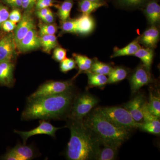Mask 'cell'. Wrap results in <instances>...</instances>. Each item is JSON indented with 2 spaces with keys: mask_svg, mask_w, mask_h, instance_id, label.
<instances>
[{
  "mask_svg": "<svg viewBox=\"0 0 160 160\" xmlns=\"http://www.w3.org/2000/svg\"><path fill=\"white\" fill-rule=\"evenodd\" d=\"M75 98L71 89L61 94L29 100L22 119H59L71 109Z\"/></svg>",
  "mask_w": 160,
  "mask_h": 160,
  "instance_id": "6da1fadb",
  "label": "cell"
},
{
  "mask_svg": "<svg viewBox=\"0 0 160 160\" xmlns=\"http://www.w3.org/2000/svg\"><path fill=\"white\" fill-rule=\"evenodd\" d=\"M70 140L66 156L70 160L96 159L102 145L99 140L86 126L83 120H72L69 123Z\"/></svg>",
  "mask_w": 160,
  "mask_h": 160,
  "instance_id": "7a4b0ae2",
  "label": "cell"
},
{
  "mask_svg": "<svg viewBox=\"0 0 160 160\" xmlns=\"http://www.w3.org/2000/svg\"><path fill=\"white\" fill-rule=\"evenodd\" d=\"M83 122L98 138L102 145L116 144L121 146L129 138V130L112 123L98 108L86 116Z\"/></svg>",
  "mask_w": 160,
  "mask_h": 160,
  "instance_id": "3957f363",
  "label": "cell"
},
{
  "mask_svg": "<svg viewBox=\"0 0 160 160\" xmlns=\"http://www.w3.org/2000/svg\"><path fill=\"white\" fill-rule=\"evenodd\" d=\"M103 115L112 123L129 131L138 128L140 122L135 121L129 111L119 106L98 108Z\"/></svg>",
  "mask_w": 160,
  "mask_h": 160,
  "instance_id": "277c9868",
  "label": "cell"
},
{
  "mask_svg": "<svg viewBox=\"0 0 160 160\" xmlns=\"http://www.w3.org/2000/svg\"><path fill=\"white\" fill-rule=\"evenodd\" d=\"M98 102L97 98L88 93L75 98L70 109V119L83 120Z\"/></svg>",
  "mask_w": 160,
  "mask_h": 160,
  "instance_id": "5b68a950",
  "label": "cell"
},
{
  "mask_svg": "<svg viewBox=\"0 0 160 160\" xmlns=\"http://www.w3.org/2000/svg\"><path fill=\"white\" fill-rule=\"evenodd\" d=\"M72 80L64 81H48L41 85L28 98V100L64 93L72 89Z\"/></svg>",
  "mask_w": 160,
  "mask_h": 160,
  "instance_id": "8992f818",
  "label": "cell"
},
{
  "mask_svg": "<svg viewBox=\"0 0 160 160\" xmlns=\"http://www.w3.org/2000/svg\"><path fill=\"white\" fill-rule=\"evenodd\" d=\"M153 82L150 71L142 64L138 66L129 78L132 93H136L143 86L149 85Z\"/></svg>",
  "mask_w": 160,
  "mask_h": 160,
  "instance_id": "52a82bcc",
  "label": "cell"
},
{
  "mask_svg": "<svg viewBox=\"0 0 160 160\" xmlns=\"http://www.w3.org/2000/svg\"><path fill=\"white\" fill-rule=\"evenodd\" d=\"M62 128L53 126L49 122L45 121V120H42L39 121V125L34 129L28 131L15 130L14 132L19 135L22 139L23 144H26L29 138L37 135L45 134L55 137L57 131Z\"/></svg>",
  "mask_w": 160,
  "mask_h": 160,
  "instance_id": "ba28073f",
  "label": "cell"
},
{
  "mask_svg": "<svg viewBox=\"0 0 160 160\" xmlns=\"http://www.w3.org/2000/svg\"><path fill=\"white\" fill-rule=\"evenodd\" d=\"M16 47L13 33H9L0 40V63L12 62L15 58Z\"/></svg>",
  "mask_w": 160,
  "mask_h": 160,
  "instance_id": "9c48e42d",
  "label": "cell"
},
{
  "mask_svg": "<svg viewBox=\"0 0 160 160\" xmlns=\"http://www.w3.org/2000/svg\"><path fill=\"white\" fill-rule=\"evenodd\" d=\"M33 28H35L34 21L30 10L26 11L14 29L13 35L17 47L28 32Z\"/></svg>",
  "mask_w": 160,
  "mask_h": 160,
  "instance_id": "30bf717a",
  "label": "cell"
},
{
  "mask_svg": "<svg viewBox=\"0 0 160 160\" xmlns=\"http://www.w3.org/2000/svg\"><path fill=\"white\" fill-rule=\"evenodd\" d=\"M22 52L35 50L41 47L40 37L35 28L31 29L21 40L17 46Z\"/></svg>",
  "mask_w": 160,
  "mask_h": 160,
  "instance_id": "8fae6325",
  "label": "cell"
},
{
  "mask_svg": "<svg viewBox=\"0 0 160 160\" xmlns=\"http://www.w3.org/2000/svg\"><path fill=\"white\" fill-rule=\"evenodd\" d=\"M146 101L144 96L139 94L124 106L131 115L132 117L137 122L143 121L142 108Z\"/></svg>",
  "mask_w": 160,
  "mask_h": 160,
  "instance_id": "7c38bea8",
  "label": "cell"
},
{
  "mask_svg": "<svg viewBox=\"0 0 160 160\" xmlns=\"http://www.w3.org/2000/svg\"><path fill=\"white\" fill-rule=\"evenodd\" d=\"M138 37L139 42L144 47L154 49L160 39V30L158 26L152 25Z\"/></svg>",
  "mask_w": 160,
  "mask_h": 160,
  "instance_id": "4fadbf2b",
  "label": "cell"
},
{
  "mask_svg": "<svg viewBox=\"0 0 160 160\" xmlns=\"http://www.w3.org/2000/svg\"><path fill=\"white\" fill-rule=\"evenodd\" d=\"M142 9L148 24L150 26H158L160 22V6L158 0H149Z\"/></svg>",
  "mask_w": 160,
  "mask_h": 160,
  "instance_id": "5bb4252c",
  "label": "cell"
},
{
  "mask_svg": "<svg viewBox=\"0 0 160 160\" xmlns=\"http://www.w3.org/2000/svg\"><path fill=\"white\" fill-rule=\"evenodd\" d=\"M14 65L12 62L0 63V85L11 87L14 83Z\"/></svg>",
  "mask_w": 160,
  "mask_h": 160,
  "instance_id": "9a60e30c",
  "label": "cell"
},
{
  "mask_svg": "<svg viewBox=\"0 0 160 160\" xmlns=\"http://www.w3.org/2000/svg\"><path fill=\"white\" fill-rule=\"evenodd\" d=\"M77 23V33L82 35L90 34L94 30L95 22L90 14H82L76 19Z\"/></svg>",
  "mask_w": 160,
  "mask_h": 160,
  "instance_id": "2e32d148",
  "label": "cell"
},
{
  "mask_svg": "<svg viewBox=\"0 0 160 160\" xmlns=\"http://www.w3.org/2000/svg\"><path fill=\"white\" fill-rule=\"evenodd\" d=\"M141 47L139 42L138 37L137 38L135 39L122 48L119 49L117 47H115L113 54L112 55L111 58L134 55Z\"/></svg>",
  "mask_w": 160,
  "mask_h": 160,
  "instance_id": "e0dca14e",
  "label": "cell"
},
{
  "mask_svg": "<svg viewBox=\"0 0 160 160\" xmlns=\"http://www.w3.org/2000/svg\"><path fill=\"white\" fill-rule=\"evenodd\" d=\"M19 160H30L35 157V152L31 146H26V144H18L11 149Z\"/></svg>",
  "mask_w": 160,
  "mask_h": 160,
  "instance_id": "ac0fdd59",
  "label": "cell"
},
{
  "mask_svg": "<svg viewBox=\"0 0 160 160\" xmlns=\"http://www.w3.org/2000/svg\"><path fill=\"white\" fill-rule=\"evenodd\" d=\"M134 56L142 61L143 66L150 71L153 57H154V49L149 47L142 48L138 50Z\"/></svg>",
  "mask_w": 160,
  "mask_h": 160,
  "instance_id": "d6986e66",
  "label": "cell"
},
{
  "mask_svg": "<svg viewBox=\"0 0 160 160\" xmlns=\"http://www.w3.org/2000/svg\"><path fill=\"white\" fill-rule=\"evenodd\" d=\"M104 147L100 149L97 160H112L117 156L118 149L121 146L116 144H103Z\"/></svg>",
  "mask_w": 160,
  "mask_h": 160,
  "instance_id": "ffe728a7",
  "label": "cell"
},
{
  "mask_svg": "<svg viewBox=\"0 0 160 160\" xmlns=\"http://www.w3.org/2000/svg\"><path fill=\"white\" fill-rule=\"evenodd\" d=\"M129 72V70L123 66L112 68L108 75V84H114L122 81L127 77Z\"/></svg>",
  "mask_w": 160,
  "mask_h": 160,
  "instance_id": "44dd1931",
  "label": "cell"
},
{
  "mask_svg": "<svg viewBox=\"0 0 160 160\" xmlns=\"http://www.w3.org/2000/svg\"><path fill=\"white\" fill-rule=\"evenodd\" d=\"M106 5V3L98 2L89 0H80L78 6L79 10L82 14H91L100 7Z\"/></svg>",
  "mask_w": 160,
  "mask_h": 160,
  "instance_id": "7402d4cb",
  "label": "cell"
},
{
  "mask_svg": "<svg viewBox=\"0 0 160 160\" xmlns=\"http://www.w3.org/2000/svg\"><path fill=\"white\" fill-rule=\"evenodd\" d=\"M149 0H115V5L119 8L134 9L143 8Z\"/></svg>",
  "mask_w": 160,
  "mask_h": 160,
  "instance_id": "603a6c76",
  "label": "cell"
},
{
  "mask_svg": "<svg viewBox=\"0 0 160 160\" xmlns=\"http://www.w3.org/2000/svg\"><path fill=\"white\" fill-rule=\"evenodd\" d=\"M72 56L78 67L79 72L78 75L82 72L86 73L90 70L93 62V59L89 58L86 56L77 53H73Z\"/></svg>",
  "mask_w": 160,
  "mask_h": 160,
  "instance_id": "cb8c5ba5",
  "label": "cell"
},
{
  "mask_svg": "<svg viewBox=\"0 0 160 160\" xmlns=\"http://www.w3.org/2000/svg\"><path fill=\"white\" fill-rule=\"evenodd\" d=\"M88 78V85L90 87L102 88L108 84V78L106 75L93 73L90 72H86Z\"/></svg>",
  "mask_w": 160,
  "mask_h": 160,
  "instance_id": "d4e9b609",
  "label": "cell"
},
{
  "mask_svg": "<svg viewBox=\"0 0 160 160\" xmlns=\"http://www.w3.org/2000/svg\"><path fill=\"white\" fill-rule=\"evenodd\" d=\"M113 67L107 63L102 62L97 58L93 59L91 69L89 72L98 74L108 75Z\"/></svg>",
  "mask_w": 160,
  "mask_h": 160,
  "instance_id": "484cf974",
  "label": "cell"
},
{
  "mask_svg": "<svg viewBox=\"0 0 160 160\" xmlns=\"http://www.w3.org/2000/svg\"><path fill=\"white\" fill-rule=\"evenodd\" d=\"M73 5V0H65L58 6V14L62 22L70 18V12Z\"/></svg>",
  "mask_w": 160,
  "mask_h": 160,
  "instance_id": "4316f807",
  "label": "cell"
},
{
  "mask_svg": "<svg viewBox=\"0 0 160 160\" xmlns=\"http://www.w3.org/2000/svg\"><path fill=\"white\" fill-rule=\"evenodd\" d=\"M138 128L149 133L158 135L160 133V122L159 119L147 122H140Z\"/></svg>",
  "mask_w": 160,
  "mask_h": 160,
  "instance_id": "83f0119b",
  "label": "cell"
},
{
  "mask_svg": "<svg viewBox=\"0 0 160 160\" xmlns=\"http://www.w3.org/2000/svg\"><path fill=\"white\" fill-rule=\"evenodd\" d=\"M149 111L156 116L160 117V98L159 96H156L150 92L149 102H147Z\"/></svg>",
  "mask_w": 160,
  "mask_h": 160,
  "instance_id": "f1b7e54d",
  "label": "cell"
},
{
  "mask_svg": "<svg viewBox=\"0 0 160 160\" xmlns=\"http://www.w3.org/2000/svg\"><path fill=\"white\" fill-rule=\"evenodd\" d=\"M63 33H77V23L76 19H69L62 22L61 26Z\"/></svg>",
  "mask_w": 160,
  "mask_h": 160,
  "instance_id": "f546056e",
  "label": "cell"
},
{
  "mask_svg": "<svg viewBox=\"0 0 160 160\" xmlns=\"http://www.w3.org/2000/svg\"><path fill=\"white\" fill-rule=\"evenodd\" d=\"M60 62V70L65 73L76 68V63L73 58H66Z\"/></svg>",
  "mask_w": 160,
  "mask_h": 160,
  "instance_id": "4dcf8cb0",
  "label": "cell"
},
{
  "mask_svg": "<svg viewBox=\"0 0 160 160\" xmlns=\"http://www.w3.org/2000/svg\"><path fill=\"white\" fill-rule=\"evenodd\" d=\"M40 35H54L57 31V26L54 24H43L39 26Z\"/></svg>",
  "mask_w": 160,
  "mask_h": 160,
  "instance_id": "1f68e13d",
  "label": "cell"
},
{
  "mask_svg": "<svg viewBox=\"0 0 160 160\" xmlns=\"http://www.w3.org/2000/svg\"><path fill=\"white\" fill-rule=\"evenodd\" d=\"M54 49L53 58L56 61L61 62L66 58L67 55L66 49L60 46H57Z\"/></svg>",
  "mask_w": 160,
  "mask_h": 160,
  "instance_id": "d6a6232c",
  "label": "cell"
},
{
  "mask_svg": "<svg viewBox=\"0 0 160 160\" xmlns=\"http://www.w3.org/2000/svg\"><path fill=\"white\" fill-rule=\"evenodd\" d=\"M143 122H149L159 119L152 114L148 108L147 102H145L142 108Z\"/></svg>",
  "mask_w": 160,
  "mask_h": 160,
  "instance_id": "836d02e7",
  "label": "cell"
},
{
  "mask_svg": "<svg viewBox=\"0 0 160 160\" xmlns=\"http://www.w3.org/2000/svg\"><path fill=\"white\" fill-rule=\"evenodd\" d=\"M54 2V0H38L35 5L36 9L39 10L52 6L58 7V5H55Z\"/></svg>",
  "mask_w": 160,
  "mask_h": 160,
  "instance_id": "e575fe53",
  "label": "cell"
},
{
  "mask_svg": "<svg viewBox=\"0 0 160 160\" xmlns=\"http://www.w3.org/2000/svg\"><path fill=\"white\" fill-rule=\"evenodd\" d=\"M16 26V23L13 22L10 20L7 19L2 24L0 27L4 31L10 32L15 29Z\"/></svg>",
  "mask_w": 160,
  "mask_h": 160,
  "instance_id": "d590c367",
  "label": "cell"
},
{
  "mask_svg": "<svg viewBox=\"0 0 160 160\" xmlns=\"http://www.w3.org/2000/svg\"><path fill=\"white\" fill-rule=\"evenodd\" d=\"M22 18V14L19 9L15 8L9 14V19L15 23L20 22Z\"/></svg>",
  "mask_w": 160,
  "mask_h": 160,
  "instance_id": "8d00e7d4",
  "label": "cell"
},
{
  "mask_svg": "<svg viewBox=\"0 0 160 160\" xmlns=\"http://www.w3.org/2000/svg\"><path fill=\"white\" fill-rule=\"evenodd\" d=\"M9 12L6 6L0 4V26L4 22L9 19Z\"/></svg>",
  "mask_w": 160,
  "mask_h": 160,
  "instance_id": "74e56055",
  "label": "cell"
},
{
  "mask_svg": "<svg viewBox=\"0 0 160 160\" xmlns=\"http://www.w3.org/2000/svg\"><path fill=\"white\" fill-rule=\"evenodd\" d=\"M38 0H22V7L26 11L30 10L35 6Z\"/></svg>",
  "mask_w": 160,
  "mask_h": 160,
  "instance_id": "f35d334b",
  "label": "cell"
},
{
  "mask_svg": "<svg viewBox=\"0 0 160 160\" xmlns=\"http://www.w3.org/2000/svg\"><path fill=\"white\" fill-rule=\"evenodd\" d=\"M3 2L13 8L22 7V0H2Z\"/></svg>",
  "mask_w": 160,
  "mask_h": 160,
  "instance_id": "ab89813d",
  "label": "cell"
},
{
  "mask_svg": "<svg viewBox=\"0 0 160 160\" xmlns=\"http://www.w3.org/2000/svg\"><path fill=\"white\" fill-rule=\"evenodd\" d=\"M2 159L5 160H19L18 158L11 151V149L7 152L2 157Z\"/></svg>",
  "mask_w": 160,
  "mask_h": 160,
  "instance_id": "60d3db41",
  "label": "cell"
},
{
  "mask_svg": "<svg viewBox=\"0 0 160 160\" xmlns=\"http://www.w3.org/2000/svg\"><path fill=\"white\" fill-rule=\"evenodd\" d=\"M44 22L47 23V24H51L54 21V18L53 16V13L52 11L50 12L49 13L46 15L43 18L41 19Z\"/></svg>",
  "mask_w": 160,
  "mask_h": 160,
  "instance_id": "b9f144b4",
  "label": "cell"
},
{
  "mask_svg": "<svg viewBox=\"0 0 160 160\" xmlns=\"http://www.w3.org/2000/svg\"><path fill=\"white\" fill-rule=\"evenodd\" d=\"M51 11V9H49V8H44V9L37 10L36 14L38 17L41 19L42 18L44 17L45 16H46V14H48Z\"/></svg>",
  "mask_w": 160,
  "mask_h": 160,
  "instance_id": "7bdbcfd3",
  "label": "cell"
},
{
  "mask_svg": "<svg viewBox=\"0 0 160 160\" xmlns=\"http://www.w3.org/2000/svg\"><path fill=\"white\" fill-rule=\"evenodd\" d=\"M89 1H93V2H98L106 3L105 0H89Z\"/></svg>",
  "mask_w": 160,
  "mask_h": 160,
  "instance_id": "ee69618b",
  "label": "cell"
}]
</instances>
